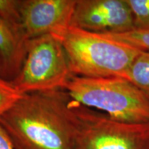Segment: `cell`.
<instances>
[{
  "label": "cell",
  "instance_id": "4",
  "mask_svg": "<svg viewBox=\"0 0 149 149\" xmlns=\"http://www.w3.org/2000/svg\"><path fill=\"white\" fill-rule=\"evenodd\" d=\"M72 75L60 38L46 35L27 41L23 65L10 82L24 94L64 89Z\"/></svg>",
  "mask_w": 149,
  "mask_h": 149
},
{
  "label": "cell",
  "instance_id": "13",
  "mask_svg": "<svg viewBox=\"0 0 149 149\" xmlns=\"http://www.w3.org/2000/svg\"><path fill=\"white\" fill-rule=\"evenodd\" d=\"M22 95L10 81L0 77V119Z\"/></svg>",
  "mask_w": 149,
  "mask_h": 149
},
{
  "label": "cell",
  "instance_id": "9",
  "mask_svg": "<svg viewBox=\"0 0 149 149\" xmlns=\"http://www.w3.org/2000/svg\"><path fill=\"white\" fill-rule=\"evenodd\" d=\"M128 80L149 100V52H139L130 66Z\"/></svg>",
  "mask_w": 149,
  "mask_h": 149
},
{
  "label": "cell",
  "instance_id": "3",
  "mask_svg": "<svg viewBox=\"0 0 149 149\" xmlns=\"http://www.w3.org/2000/svg\"><path fill=\"white\" fill-rule=\"evenodd\" d=\"M64 89L81 105L99 110L114 120L149 123V100L124 78L72 75Z\"/></svg>",
  "mask_w": 149,
  "mask_h": 149
},
{
  "label": "cell",
  "instance_id": "15",
  "mask_svg": "<svg viewBox=\"0 0 149 149\" xmlns=\"http://www.w3.org/2000/svg\"><path fill=\"white\" fill-rule=\"evenodd\" d=\"M1 73H2V62H1V57H0V77H1Z\"/></svg>",
  "mask_w": 149,
  "mask_h": 149
},
{
  "label": "cell",
  "instance_id": "16",
  "mask_svg": "<svg viewBox=\"0 0 149 149\" xmlns=\"http://www.w3.org/2000/svg\"><path fill=\"white\" fill-rule=\"evenodd\" d=\"M148 126H149V123H148Z\"/></svg>",
  "mask_w": 149,
  "mask_h": 149
},
{
  "label": "cell",
  "instance_id": "8",
  "mask_svg": "<svg viewBox=\"0 0 149 149\" xmlns=\"http://www.w3.org/2000/svg\"><path fill=\"white\" fill-rule=\"evenodd\" d=\"M27 41L22 31L0 18V57L3 79L11 81L19 74L25 59Z\"/></svg>",
  "mask_w": 149,
  "mask_h": 149
},
{
  "label": "cell",
  "instance_id": "2",
  "mask_svg": "<svg viewBox=\"0 0 149 149\" xmlns=\"http://www.w3.org/2000/svg\"><path fill=\"white\" fill-rule=\"evenodd\" d=\"M72 75L120 77L128 80L140 51L100 33L70 26L60 37Z\"/></svg>",
  "mask_w": 149,
  "mask_h": 149
},
{
  "label": "cell",
  "instance_id": "10",
  "mask_svg": "<svg viewBox=\"0 0 149 149\" xmlns=\"http://www.w3.org/2000/svg\"><path fill=\"white\" fill-rule=\"evenodd\" d=\"M102 35L112 40L131 46L138 51L149 52V31L133 30L123 33H104Z\"/></svg>",
  "mask_w": 149,
  "mask_h": 149
},
{
  "label": "cell",
  "instance_id": "7",
  "mask_svg": "<svg viewBox=\"0 0 149 149\" xmlns=\"http://www.w3.org/2000/svg\"><path fill=\"white\" fill-rule=\"evenodd\" d=\"M77 0H23L22 27L28 40L46 35L60 38L70 26Z\"/></svg>",
  "mask_w": 149,
  "mask_h": 149
},
{
  "label": "cell",
  "instance_id": "12",
  "mask_svg": "<svg viewBox=\"0 0 149 149\" xmlns=\"http://www.w3.org/2000/svg\"><path fill=\"white\" fill-rule=\"evenodd\" d=\"M21 3L22 0H0V18L23 32Z\"/></svg>",
  "mask_w": 149,
  "mask_h": 149
},
{
  "label": "cell",
  "instance_id": "6",
  "mask_svg": "<svg viewBox=\"0 0 149 149\" xmlns=\"http://www.w3.org/2000/svg\"><path fill=\"white\" fill-rule=\"evenodd\" d=\"M70 26L101 34L134 30L126 0H77Z\"/></svg>",
  "mask_w": 149,
  "mask_h": 149
},
{
  "label": "cell",
  "instance_id": "11",
  "mask_svg": "<svg viewBox=\"0 0 149 149\" xmlns=\"http://www.w3.org/2000/svg\"><path fill=\"white\" fill-rule=\"evenodd\" d=\"M133 19L134 30L149 31V0H126Z\"/></svg>",
  "mask_w": 149,
  "mask_h": 149
},
{
  "label": "cell",
  "instance_id": "5",
  "mask_svg": "<svg viewBox=\"0 0 149 149\" xmlns=\"http://www.w3.org/2000/svg\"><path fill=\"white\" fill-rule=\"evenodd\" d=\"M74 149H149L148 124H131L84 107Z\"/></svg>",
  "mask_w": 149,
  "mask_h": 149
},
{
  "label": "cell",
  "instance_id": "14",
  "mask_svg": "<svg viewBox=\"0 0 149 149\" xmlns=\"http://www.w3.org/2000/svg\"><path fill=\"white\" fill-rule=\"evenodd\" d=\"M0 149H14L10 138L0 125Z\"/></svg>",
  "mask_w": 149,
  "mask_h": 149
},
{
  "label": "cell",
  "instance_id": "1",
  "mask_svg": "<svg viewBox=\"0 0 149 149\" xmlns=\"http://www.w3.org/2000/svg\"><path fill=\"white\" fill-rule=\"evenodd\" d=\"M84 107L64 89L24 93L0 125L14 149H74Z\"/></svg>",
  "mask_w": 149,
  "mask_h": 149
}]
</instances>
